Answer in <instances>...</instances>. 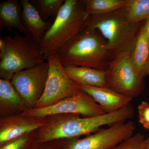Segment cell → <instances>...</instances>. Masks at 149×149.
Listing matches in <instances>:
<instances>
[{"label":"cell","mask_w":149,"mask_h":149,"mask_svg":"<svg viewBox=\"0 0 149 149\" xmlns=\"http://www.w3.org/2000/svg\"><path fill=\"white\" fill-rule=\"evenodd\" d=\"M135 115L130 104L115 112L94 116L81 117L77 114L56 115L47 117V124L36 131L37 139L41 142L80 138L95 133L104 125L126 122Z\"/></svg>","instance_id":"6da1fadb"},{"label":"cell","mask_w":149,"mask_h":149,"mask_svg":"<svg viewBox=\"0 0 149 149\" xmlns=\"http://www.w3.org/2000/svg\"><path fill=\"white\" fill-rule=\"evenodd\" d=\"M145 21L129 22L124 8L104 14L89 15L82 31L97 30L107 41L112 60L120 54H131Z\"/></svg>","instance_id":"7a4b0ae2"},{"label":"cell","mask_w":149,"mask_h":149,"mask_svg":"<svg viewBox=\"0 0 149 149\" xmlns=\"http://www.w3.org/2000/svg\"><path fill=\"white\" fill-rule=\"evenodd\" d=\"M57 54L64 67H85L107 70L111 61L107 41L96 29L81 31Z\"/></svg>","instance_id":"3957f363"},{"label":"cell","mask_w":149,"mask_h":149,"mask_svg":"<svg viewBox=\"0 0 149 149\" xmlns=\"http://www.w3.org/2000/svg\"><path fill=\"white\" fill-rule=\"evenodd\" d=\"M89 15L83 9L80 1H65L53 23L39 45L40 52L46 60L57 54L82 31Z\"/></svg>","instance_id":"277c9868"},{"label":"cell","mask_w":149,"mask_h":149,"mask_svg":"<svg viewBox=\"0 0 149 149\" xmlns=\"http://www.w3.org/2000/svg\"><path fill=\"white\" fill-rule=\"evenodd\" d=\"M13 34V37L1 36L0 38V77L10 81L17 72L46 61L39 45L29 34Z\"/></svg>","instance_id":"5b68a950"},{"label":"cell","mask_w":149,"mask_h":149,"mask_svg":"<svg viewBox=\"0 0 149 149\" xmlns=\"http://www.w3.org/2000/svg\"><path fill=\"white\" fill-rule=\"evenodd\" d=\"M107 87L133 99L145 88L144 79L132 63L130 54L124 53L110 62L106 70Z\"/></svg>","instance_id":"8992f818"},{"label":"cell","mask_w":149,"mask_h":149,"mask_svg":"<svg viewBox=\"0 0 149 149\" xmlns=\"http://www.w3.org/2000/svg\"><path fill=\"white\" fill-rule=\"evenodd\" d=\"M135 129L130 120L118 123L83 139H62L61 149H113L133 136Z\"/></svg>","instance_id":"52a82bcc"},{"label":"cell","mask_w":149,"mask_h":149,"mask_svg":"<svg viewBox=\"0 0 149 149\" xmlns=\"http://www.w3.org/2000/svg\"><path fill=\"white\" fill-rule=\"evenodd\" d=\"M49 70L45 88L34 108L50 106L74 95L80 90L79 85L71 80L57 54L47 59Z\"/></svg>","instance_id":"ba28073f"},{"label":"cell","mask_w":149,"mask_h":149,"mask_svg":"<svg viewBox=\"0 0 149 149\" xmlns=\"http://www.w3.org/2000/svg\"><path fill=\"white\" fill-rule=\"evenodd\" d=\"M105 113L91 96L80 89L76 95L55 104L46 107L28 109L21 114L27 117L45 118L56 115L77 114L88 117Z\"/></svg>","instance_id":"9c48e42d"},{"label":"cell","mask_w":149,"mask_h":149,"mask_svg":"<svg viewBox=\"0 0 149 149\" xmlns=\"http://www.w3.org/2000/svg\"><path fill=\"white\" fill-rule=\"evenodd\" d=\"M49 64L47 61L36 66L14 74L11 83L27 105L34 108L42 96L48 75Z\"/></svg>","instance_id":"30bf717a"},{"label":"cell","mask_w":149,"mask_h":149,"mask_svg":"<svg viewBox=\"0 0 149 149\" xmlns=\"http://www.w3.org/2000/svg\"><path fill=\"white\" fill-rule=\"evenodd\" d=\"M48 118L22 114L0 118V146L8 142L37 131L47 124Z\"/></svg>","instance_id":"8fae6325"},{"label":"cell","mask_w":149,"mask_h":149,"mask_svg":"<svg viewBox=\"0 0 149 149\" xmlns=\"http://www.w3.org/2000/svg\"><path fill=\"white\" fill-rule=\"evenodd\" d=\"M93 97L106 113H112L130 104L133 99L117 93L109 88L79 86Z\"/></svg>","instance_id":"7c38bea8"},{"label":"cell","mask_w":149,"mask_h":149,"mask_svg":"<svg viewBox=\"0 0 149 149\" xmlns=\"http://www.w3.org/2000/svg\"><path fill=\"white\" fill-rule=\"evenodd\" d=\"M21 17L29 34L39 45L50 25L40 15L38 10L29 0H21Z\"/></svg>","instance_id":"4fadbf2b"},{"label":"cell","mask_w":149,"mask_h":149,"mask_svg":"<svg viewBox=\"0 0 149 149\" xmlns=\"http://www.w3.org/2000/svg\"><path fill=\"white\" fill-rule=\"evenodd\" d=\"M29 109L10 81L0 79V116L21 114Z\"/></svg>","instance_id":"5bb4252c"},{"label":"cell","mask_w":149,"mask_h":149,"mask_svg":"<svg viewBox=\"0 0 149 149\" xmlns=\"http://www.w3.org/2000/svg\"><path fill=\"white\" fill-rule=\"evenodd\" d=\"M64 68L70 78L79 86L107 88L106 70L72 65Z\"/></svg>","instance_id":"9a60e30c"},{"label":"cell","mask_w":149,"mask_h":149,"mask_svg":"<svg viewBox=\"0 0 149 149\" xmlns=\"http://www.w3.org/2000/svg\"><path fill=\"white\" fill-rule=\"evenodd\" d=\"M20 2L17 0H8L0 3V26L10 32L16 29L22 35L27 32L21 17Z\"/></svg>","instance_id":"2e32d148"},{"label":"cell","mask_w":149,"mask_h":149,"mask_svg":"<svg viewBox=\"0 0 149 149\" xmlns=\"http://www.w3.org/2000/svg\"><path fill=\"white\" fill-rule=\"evenodd\" d=\"M144 24L139 33L133 52L130 54L133 65L139 75L143 79L144 71L149 57V36L145 29Z\"/></svg>","instance_id":"e0dca14e"},{"label":"cell","mask_w":149,"mask_h":149,"mask_svg":"<svg viewBox=\"0 0 149 149\" xmlns=\"http://www.w3.org/2000/svg\"><path fill=\"white\" fill-rule=\"evenodd\" d=\"M88 15L104 14L125 8L127 0H83L80 1Z\"/></svg>","instance_id":"ac0fdd59"},{"label":"cell","mask_w":149,"mask_h":149,"mask_svg":"<svg viewBox=\"0 0 149 149\" xmlns=\"http://www.w3.org/2000/svg\"><path fill=\"white\" fill-rule=\"evenodd\" d=\"M125 9L127 19L131 23H139L149 19V0H127Z\"/></svg>","instance_id":"d6986e66"},{"label":"cell","mask_w":149,"mask_h":149,"mask_svg":"<svg viewBox=\"0 0 149 149\" xmlns=\"http://www.w3.org/2000/svg\"><path fill=\"white\" fill-rule=\"evenodd\" d=\"M63 0H37L36 3L40 15L45 20L52 17H56L65 2Z\"/></svg>","instance_id":"ffe728a7"},{"label":"cell","mask_w":149,"mask_h":149,"mask_svg":"<svg viewBox=\"0 0 149 149\" xmlns=\"http://www.w3.org/2000/svg\"><path fill=\"white\" fill-rule=\"evenodd\" d=\"M37 139L35 131L8 142L0 146V149H29Z\"/></svg>","instance_id":"44dd1931"},{"label":"cell","mask_w":149,"mask_h":149,"mask_svg":"<svg viewBox=\"0 0 149 149\" xmlns=\"http://www.w3.org/2000/svg\"><path fill=\"white\" fill-rule=\"evenodd\" d=\"M145 139L143 134L136 133L113 149H144Z\"/></svg>","instance_id":"7402d4cb"},{"label":"cell","mask_w":149,"mask_h":149,"mask_svg":"<svg viewBox=\"0 0 149 149\" xmlns=\"http://www.w3.org/2000/svg\"><path fill=\"white\" fill-rule=\"evenodd\" d=\"M139 121L145 129L149 130V104L143 101L138 108Z\"/></svg>","instance_id":"603a6c76"},{"label":"cell","mask_w":149,"mask_h":149,"mask_svg":"<svg viewBox=\"0 0 149 149\" xmlns=\"http://www.w3.org/2000/svg\"><path fill=\"white\" fill-rule=\"evenodd\" d=\"M62 139L47 142H41L37 139L29 149H61Z\"/></svg>","instance_id":"cb8c5ba5"},{"label":"cell","mask_w":149,"mask_h":149,"mask_svg":"<svg viewBox=\"0 0 149 149\" xmlns=\"http://www.w3.org/2000/svg\"><path fill=\"white\" fill-rule=\"evenodd\" d=\"M148 75H149V57L148 61H147L146 68H145V71H144V78L146 77L147 76H148Z\"/></svg>","instance_id":"d4e9b609"},{"label":"cell","mask_w":149,"mask_h":149,"mask_svg":"<svg viewBox=\"0 0 149 149\" xmlns=\"http://www.w3.org/2000/svg\"><path fill=\"white\" fill-rule=\"evenodd\" d=\"M144 27H145V29L146 31L147 34L149 36V19L145 21Z\"/></svg>","instance_id":"484cf974"},{"label":"cell","mask_w":149,"mask_h":149,"mask_svg":"<svg viewBox=\"0 0 149 149\" xmlns=\"http://www.w3.org/2000/svg\"><path fill=\"white\" fill-rule=\"evenodd\" d=\"M144 149H149V136L145 139Z\"/></svg>","instance_id":"4316f807"}]
</instances>
